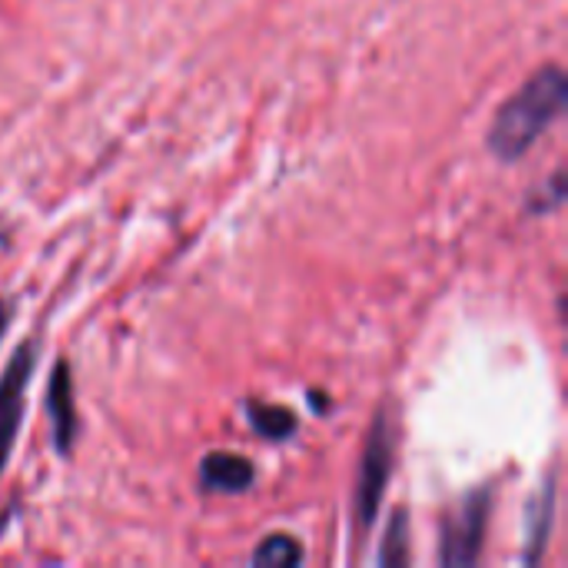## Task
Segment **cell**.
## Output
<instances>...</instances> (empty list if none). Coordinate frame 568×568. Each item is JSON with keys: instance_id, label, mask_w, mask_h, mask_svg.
Masks as SVG:
<instances>
[{"instance_id": "obj_1", "label": "cell", "mask_w": 568, "mask_h": 568, "mask_svg": "<svg viewBox=\"0 0 568 568\" xmlns=\"http://www.w3.org/2000/svg\"><path fill=\"white\" fill-rule=\"evenodd\" d=\"M566 100V70L556 63L542 67L496 113V123L489 130V150L503 160H519L562 116Z\"/></svg>"}, {"instance_id": "obj_2", "label": "cell", "mask_w": 568, "mask_h": 568, "mask_svg": "<svg viewBox=\"0 0 568 568\" xmlns=\"http://www.w3.org/2000/svg\"><path fill=\"white\" fill-rule=\"evenodd\" d=\"M393 459H396V439L389 426V413L379 409L373 419V429L363 446V463H359V483H356V523L363 532L373 529L389 476H393Z\"/></svg>"}, {"instance_id": "obj_3", "label": "cell", "mask_w": 568, "mask_h": 568, "mask_svg": "<svg viewBox=\"0 0 568 568\" xmlns=\"http://www.w3.org/2000/svg\"><path fill=\"white\" fill-rule=\"evenodd\" d=\"M493 499H496V489L493 486H479L446 519V529H443V566L466 568L473 566V562H479L483 542H486V529H489V516H493Z\"/></svg>"}, {"instance_id": "obj_4", "label": "cell", "mask_w": 568, "mask_h": 568, "mask_svg": "<svg viewBox=\"0 0 568 568\" xmlns=\"http://www.w3.org/2000/svg\"><path fill=\"white\" fill-rule=\"evenodd\" d=\"M30 373H33V343H23L10 356V366L0 376V473L23 419V396H27Z\"/></svg>"}, {"instance_id": "obj_5", "label": "cell", "mask_w": 568, "mask_h": 568, "mask_svg": "<svg viewBox=\"0 0 568 568\" xmlns=\"http://www.w3.org/2000/svg\"><path fill=\"white\" fill-rule=\"evenodd\" d=\"M47 409L53 423V443L57 453H70L73 436H77V409H73V383H70V366L60 359L50 373V389H47Z\"/></svg>"}, {"instance_id": "obj_6", "label": "cell", "mask_w": 568, "mask_h": 568, "mask_svg": "<svg viewBox=\"0 0 568 568\" xmlns=\"http://www.w3.org/2000/svg\"><path fill=\"white\" fill-rule=\"evenodd\" d=\"M256 479L250 459L236 453H210L200 466V483L210 493H243Z\"/></svg>"}, {"instance_id": "obj_7", "label": "cell", "mask_w": 568, "mask_h": 568, "mask_svg": "<svg viewBox=\"0 0 568 568\" xmlns=\"http://www.w3.org/2000/svg\"><path fill=\"white\" fill-rule=\"evenodd\" d=\"M552 513H556V473L546 476V483L539 486L532 506H529V549H526V562H539V552L546 549L549 529H552Z\"/></svg>"}, {"instance_id": "obj_8", "label": "cell", "mask_w": 568, "mask_h": 568, "mask_svg": "<svg viewBox=\"0 0 568 568\" xmlns=\"http://www.w3.org/2000/svg\"><path fill=\"white\" fill-rule=\"evenodd\" d=\"M250 423L260 436L266 439H290L296 433V416L283 406H263V403H250Z\"/></svg>"}, {"instance_id": "obj_9", "label": "cell", "mask_w": 568, "mask_h": 568, "mask_svg": "<svg viewBox=\"0 0 568 568\" xmlns=\"http://www.w3.org/2000/svg\"><path fill=\"white\" fill-rule=\"evenodd\" d=\"M303 562V549L293 536H270L260 542V549L253 552V566L266 568H290Z\"/></svg>"}, {"instance_id": "obj_10", "label": "cell", "mask_w": 568, "mask_h": 568, "mask_svg": "<svg viewBox=\"0 0 568 568\" xmlns=\"http://www.w3.org/2000/svg\"><path fill=\"white\" fill-rule=\"evenodd\" d=\"M383 539L386 542H383L379 562L383 566H406L409 562V516H406V509H396L393 513Z\"/></svg>"}, {"instance_id": "obj_11", "label": "cell", "mask_w": 568, "mask_h": 568, "mask_svg": "<svg viewBox=\"0 0 568 568\" xmlns=\"http://www.w3.org/2000/svg\"><path fill=\"white\" fill-rule=\"evenodd\" d=\"M7 323H10V306L0 300V336H3V329H7Z\"/></svg>"}]
</instances>
